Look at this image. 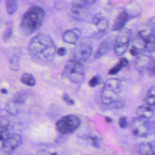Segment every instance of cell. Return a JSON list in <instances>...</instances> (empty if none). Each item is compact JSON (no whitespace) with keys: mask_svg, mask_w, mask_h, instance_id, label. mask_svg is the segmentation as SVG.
I'll return each instance as SVG.
<instances>
[{"mask_svg":"<svg viewBox=\"0 0 155 155\" xmlns=\"http://www.w3.org/2000/svg\"><path fill=\"white\" fill-rule=\"evenodd\" d=\"M56 50L51 36L44 33L34 36L28 45V54L32 60L42 65L47 64L54 59Z\"/></svg>","mask_w":155,"mask_h":155,"instance_id":"6da1fadb","label":"cell"},{"mask_svg":"<svg viewBox=\"0 0 155 155\" xmlns=\"http://www.w3.org/2000/svg\"><path fill=\"white\" fill-rule=\"evenodd\" d=\"M44 16L45 12L42 7L37 5L30 7L24 14L20 23L22 33L29 36L36 31L41 27Z\"/></svg>","mask_w":155,"mask_h":155,"instance_id":"7a4b0ae2","label":"cell"},{"mask_svg":"<svg viewBox=\"0 0 155 155\" xmlns=\"http://www.w3.org/2000/svg\"><path fill=\"white\" fill-rule=\"evenodd\" d=\"M121 87V81L117 78H110L106 80L102 89L100 99L105 105L114 103L117 99Z\"/></svg>","mask_w":155,"mask_h":155,"instance_id":"3957f363","label":"cell"},{"mask_svg":"<svg viewBox=\"0 0 155 155\" xmlns=\"http://www.w3.org/2000/svg\"><path fill=\"white\" fill-rule=\"evenodd\" d=\"M63 74L73 82H81L85 76L84 67L82 63L73 59H70L64 67Z\"/></svg>","mask_w":155,"mask_h":155,"instance_id":"277c9868","label":"cell"},{"mask_svg":"<svg viewBox=\"0 0 155 155\" xmlns=\"http://www.w3.org/2000/svg\"><path fill=\"white\" fill-rule=\"evenodd\" d=\"M133 38L131 30L124 27L116 36L114 51L118 56L124 55L128 49L130 44Z\"/></svg>","mask_w":155,"mask_h":155,"instance_id":"5b68a950","label":"cell"},{"mask_svg":"<svg viewBox=\"0 0 155 155\" xmlns=\"http://www.w3.org/2000/svg\"><path fill=\"white\" fill-rule=\"evenodd\" d=\"M79 118L74 114H68L56 122V130L61 134H67L74 132L80 125Z\"/></svg>","mask_w":155,"mask_h":155,"instance_id":"8992f818","label":"cell"},{"mask_svg":"<svg viewBox=\"0 0 155 155\" xmlns=\"http://www.w3.org/2000/svg\"><path fill=\"white\" fill-rule=\"evenodd\" d=\"M93 45L89 38H85L79 41L73 50V59L82 63L87 61L91 55Z\"/></svg>","mask_w":155,"mask_h":155,"instance_id":"52a82bcc","label":"cell"},{"mask_svg":"<svg viewBox=\"0 0 155 155\" xmlns=\"http://www.w3.org/2000/svg\"><path fill=\"white\" fill-rule=\"evenodd\" d=\"M143 41V51L153 53L155 51V33L149 29L140 31L138 34Z\"/></svg>","mask_w":155,"mask_h":155,"instance_id":"ba28073f","label":"cell"},{"mask_svg":"<svg viewBox=\"0 0 155 155\" xmlns=\"http://www.w3.org/2000/svg\"><path fill=\"white\" fill-rule=\"evenodd\" d=\"M131 128L133 135L137 137H145L148 133V122L139 117H135L132 119Z\"/></svg>","mask_w":155,"mask_h":155,"instance_id":"9c48e42d","label":"cell"},{"mask_svg":"<svg viewBox=\"0 0 155 155\" xmlns=\"http://www.w3.org/2000/svg\"><path fill=\"white\" fill-rule=\"evenodd\" d=\"M116 36L110 35L105 38L99 45L95 54V58H99L114 49Z\"/></svg>","mask_w":155,"mask_h":155,"instance_id":"30bf717a","label":"cell"},{"mask_svg":"<svg viewBox=\"0 0 155 155\" xmlns=\"http://www.w3.org/2000/svg\"><path fill=\"white\" fill-rule=\"evenodd\" d=\"M154 60L153 58L145 53L139 54L134 61V67L140 73L147 71L149 66Z\"/></svg>","mask_w":155,"mask_h":155,"instance_id":"8fae6325","label":"cell"},{"mask_svg":"<svg viewBox=\"0 0 155 155\" xmlns=\"http://www.w3.org/2000/svg\"><path fill=\"white\" fill-rule=\"evenodd\" d=\"M22 142V138L18 133H13L4 142L2 150L5 153H11L18 147H19Z\"/></svg>","mask_w":155,"mask_h":155,"instance_id":"7c38bea8","label":"cell"},{"mask_svg":"<svg viewBox=\"0 0 155 155\" xmlns=\"http://www.w3.org/2000/svg\"><path fill=\"white\" fill-rule=\"evenodd\" d=\"M10 128L9 121L4 117H0V151L2 150L4 142L13 134L10 131Z\"/></svg>","mask_w":155,"mask_h":155,"instance_id":"4fadbf2b","label":"cell"},{"mask_svg":"<svg viewBox=\"0 0 155 155\" xmlns=\"http://www.w3.org/2000/svg\"><path fill=\"white\" fill-rule=\"evenodd\" d=\"M92 22L96 26L97 29L100 32H104L109 26V21L100 13L95 14L92 18Z\"/></svg>","mask_w":155,"mask_h":155,"instance_id":"5bb4252c","label":"cell"},{"mask_svg":"<svg viewBox=\"0 0 155 155\" xmlns=\"http://www.w3.org/2000/svg\"><path fill=\"white\" fill-rule=\"evenodd\" d=\"M129 16L124 10L121 11L116 17L112 26L113 31H120L124 28L125 25L129 20Z\"/></svg>","mask_w":155,"mask_h":155,"instance_id":"9a60e30c","label":"cell"},{"mask_svg":"<svg viewBox=\"0 0 155 155\" xmlns=\"http://www.w3.org/2000/svg\"><path fill=\"white\" fill-rule=\"evenodd\" d=\"M81 36V32L78 29H70L66 30L62 35L63 41L68 44H76Z\"/></svg>","mask_w":155,"mask_h":155,"instance_id":"2e32d148","label":"cell"},{"mask_svg":"<svg viewBox=\"0 0 155 155\" xmlns=\"http://www.w3.org/2000/svg\"><path fill=\"white\" fill-rule=\"evenodd\" d=\"M136 114L141 119H150L154 116V110L148 106H139L135 111Z\"/></svg>","mask_w":155,"mask_h":155,"instance_id":"e0dca14e","label":"cell"},{"mask_svg":"<svg viewBox=\"0 0 155 155\" xmlns=\"http://www.w3.org/2000/svg\"><path fill=\"white\" fill-rule=\"evenodd\" d=\"M22 105H23L12 99L6 103L5 110L9 114L12 116H16L22 110Z\"/></svg>","mask_w":155,"mask_h":155,"instance_id":"ac0fdd59","label":"cell"},{"mask_svg":"<svg viewBox=\"0 0 155 155\" xmlns=\"http://www.w3.org/2000/svg\"><path fill=\"white\" fill-rule=\"evenodd\" d=\"M87 8H84L78 7L73 4L71 5L70 7V14L71 16L76 19H81L85 17V15L86 14V9Z\"/></svg>","mask_w":155,"mask_h":155,"instance_id":"d6986e66","label":"cell"},{"mask_svg":"<svg viewBox=\"0 0 155 155\" xmlns=\"http://www.w3.org/2000/svg\"><path fill=\"white\" fill-rule=\"evenodd\" d=\"M128 64V61L125 58H120L118 62L108 71V74L114 75L118 73L122 69L125 68Z\"/></svg>","mask_w":155,"mask_h":155,"instance_id":"ffe728a7","label":"cell"},{"mask_svg":"<svg viewBox=\"0 0 155 155\" xmlns=\"http://www.w3.org/2000/svg\"><path fill=\"white\" fill-rule=\"evenodd\" d=\"M144 101L149 106H155V86L149 89L145 95Z\"/></svg>","mask_w":155,"mask_h":155,"instance_id":"44dd1931","label":"cell"},{"mask_svg":"<svg viewBox=\"0 0 155 155\" xmlns=\"http://www.w3.org/2000/svg\"><path fill=\"white\" fill-rule=\"evenodd\" d=\"M138 150L141 155H150L154 152L152 145L148 142L140 143Z\"/></svg>","mask_w":155,"mask_h":155,"instance_id":"7402d4cb","label":"cell"},{"mask_svg":"<svg viewBox=\"0 0 155 155\" xmlns=\"http://www.w3.org/2000/svg\"><path fill=\"white\" fill-rule=\"evenodd\" d=\"M21 81L24 84L30 87H33L36 84V79L33 75L28 73H24L21 75Z\"/></svg>","mask_w":155,"mask_h":155,"instance_id":"603a6c76","label":"cell"},{"mask_svg":"<svg viewBox=\"0 0 155 155\" xmlns=\"http://www.w3.org/2000/svg\"><path fill=\"white\" fill-rule=\"evenodd\" d=\"M5 8L9 15H13L17 9V1L15 0H6L5 1Z\"/></svg>","mask_w":155,"mask_h":155,"instance_id":"cb8c5ba5","label":"cell"},{"mask_svg":"<svg viewBox=\"0 0 155 155\" xmlns=\"http://www.w3.org/2000/svg\"><path fill=\"white\" fill-rule=\"evenodd\" d=\"M27 98V94L24 91H20L17 92L15 94L13 98V100H14L15 101L22 105H24Z\"/></svg>","mask_w":155,"mask_h":155,"instance_id":"d4e9b609","label":"cell"},{"mask_svg":"<svg viewBox=\"0 0 155 155\" xmlns=\"http://www.w3.org/2000/svg\"><path fill=\"white\" fill-rule=\"evenodd\" d=\"M102 82V78L99 76H93L88 82V85L91 87H95L97 85H99Z\"/></svg>","mask_w":155,"mask_h":155,"instance_id":"484cf974","label":"cell"},{"mask_svg":"<svg viewBox=\"0 0 155 155\" xmlns=\"http://www.w3.org/2000/svg\"><path fill=\"white\" fill-rule=\"evenodd\" d=\"M12 35V28L11 27H8L4 31V34L2 35L3 41L5 42L8 41L10 39V38H11Z\"/></svg>","mask_w":155,"mask_h":155,"instance_id":"4316f807","label":"cell"},{"mask_svg":"<svg viewBox=\"0 0 155 155\" xmlns=\"http://www.w3.org/2000/svg\"><path fill=\"white\" fill-rule=\"evenodd\" d=\"M147 71L148 72V74L150 77L151 78L155 77V59H154L151 62V64H150V65L149 66Z\"/></svg>","mask_w":155,"mask_h":155,"instance_id":"83f0119b","label":"cell"},{"mask_svg":"<svg viewBox=\"0 0 155 155\" xmlns=\"http://www.w3.org/2000/svg\"><path fill=\"white\" fill-rule=\"evenodd\" d=\"M62 99L68 105H73L74 104V101L66 93H64L62 94Z\"/></svg>","mask_w":155,"mask_h":155,"instance_id":"f1b7e54d","label":"cell"},{"mask_svg":"<svg viewBox=\"0 0 155 155\" xmlns=\"http://www.w3.org/2000/svg\"><path fill=\"white\" fill-rule=\"evenodd\" d=\"M118 124L119 127L121 128H126L128 126V122H127V119L125 116H122L119 118Z\"/></svg>","mask_w":155,"mask_h":155,"instance_id":"f546056e","label":"cell"},{"mask_svg":"<svg viewBox=\"0 0 155 155\" xmlns=\"http://www.w3.org/2000/svg\"><path fill=\"white\" fill-rule=\"evenodd\" d=\"M148 26L149 27V30L153 33H155V16L151 18L148 21Z\"/></svg>","mask_w":155,"mask_h":155,"instance_id":"4dcf8cb0","label":"cell"},{"mask_svg":"<svg viewBox=\"0 0 155 155\" xmlns=\"http://www.w3.org/2000/svg\"><path fill=\"white\" fill-rule=\"evenodd\" d=\"M16 58H13L12 60L11 61V62H10V68L13 70H17L18 69V60H16Z\"/></svg>","mask_w":155,"mask_h":155,"instance_id":"1f68e13d","label":"cell"},{"mask_svg":"<svg viewBox=\"0 0 155 155\" xmlns=\"http://www.w3.org/2000/svg\"><path fill=\"white\" fill-rule=\"evenodd\" d=\"M56 53L60 56H64L67 54V50L64 47H59L56 50Z\"/></svg>","mask_w":155,"mask_h":155,"instance_id":"d6a6232c","label":"cell"},{"mask_svg":"<svg viewBox=\"0 0 155 155\" xmlns=\"http://www.w3.org/2000/svg\"><path fill=\"white\" fill-rule=\"evenodd\" d=\"M130 53H131V55L137 56L140 53V51L137 48H136L135 47H134V46L132 45L130 49Z\"/></svg>","mask_w":155,"mask_h":155,"instance_id":"836d02e7","label":"cell"},{"mask_svg":"<svg viewBox=\"0 0 155 155\" xmlns=\"http://www.w3.org/2000/svg\"><path fill=\"white\" fill-rule=\"evenodd\" d=\"M1 92L2 94H7L8 91H7V90L5 89V88H2V89L1 90Z\"/></svg>","mask_w":155,"mask_h":155,"instance_id":"e575fe53","label":"cell"},{"mask_svg":"<svg viewBox=\"0 0 155 155\" xmlns=\"http://www.w3.org/2000/svg\"><path fill=\"white\" fill-rule=\"evenodd\" d=\"M105 120H106L107 122H111V119L110 117H105Z\"/></svg>","mask_w":155,"mask_h":155,"instance_id":"d590c367","label":"cell"},{"mask_svg":"<svg viewBox=\"0 0 155 155\" xmlns=\"http://www.w3.org/2000/svg\"><path fill=\"white\" fill-rule=\"evenodd\" d=\"M7 155H19L18 154H16V153H9Z\"/></svg>","mask_w":155,"mask_h":155,"instance_id":"8d00e7d4","label":"cell"},{"mask_svg":"<svg viewBox=\"0 0 155 155\" xmlns=\"http://www.w3.org/2000/svg\"><path fill=\"white\" fill-rule=\"evenodd\" d=\"M50 155H58L57 153H53L52 154H51Z\"/></svg>","mask_w":155,"mask_h":155,"instance_id":"74e56055","label":"cell"},{"mask_svg":"<svg viewBox=\"0 0 155 155\" xmlns=\"http://www.w3.org/2000/svg\"><path fill=\"white\" fill-rule=\"evenodd\" d=\"M150 155H155V153L154 152H153V153H151V154H150Z\"/></svg>","mask_w":155,"mask_h":155,"instance_id":"f35d334b","label":"cell"}]
</instances>
